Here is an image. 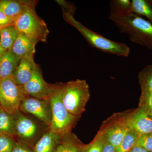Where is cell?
I'll list each match as a JSON object with an SVG mask.
<instances>
[{"label":"cell","mask_w":152,"mask_h":152,"mask_svg":"<svg viewBox=\"0 0 152 152\" xmlns=\"http://www.w3.org/2000/svg\"><path fill=\"white\" fill-rule=\"evenodd\" d=\"M15 115H11L2 109L0 110V135L15 137Z\"/></svg>","instance_id":"cell-18"},{"label":"cell","mask_w":152,"mask_h":152,"mask_svg":"<svg viewBox=\"0 0 152 152\" xmlns=\"http://www.w3.org/2000/svg\"><path fill=\"white\" fill-rule=\"evenodd\" d=\"M70 134L61 138L56 152H82L83 145L71 139Z\"/></svg>","instance_id":"cell-20"},{"label":"cell","mask_w":152,"mask_h":152,"mask_svg":"<svg viewBox=\"0 0 152 152\" xmlns=\"http://www.w3.org/2000/svg\"><path fill=\"white\" fill-rule=\"evenodd\" d=\"M131 130L138 135L152 133V118L142 106L126 122Z\"/></svg>","instance_id":"cell-10"},{"label":"cell","mask_w":152,"mask_h":152,"mask_svg":"<svg viewBox=\"0 0 152 152\" xmlns=\"http://www.w3.org/2000/svg\"><path fill=\"white\" fill-rule=\"evenodd\" d=\"M61 138L50 131L45 133L36 143L35 152H56Z\"/></svg>","instance_id":"cell-16"},{"label":"cell","mask_w":152,"mask_h":152,"mask_svg":"<svg viewBox=\"0 0 152 152\" xmlns=\"http://www.w3.org/2000/svg\"><path fill=\"white\" fill-rule=\"evenodd\" d=\"M139 135L130 129L118 146L115 148V152H128L135 146Z\"/></svg>","instance_id":"cell-23"},{"label":"cell","mask_w":152,"mask_h":152,"mask_svg":"<svg viewBox=\"0 0 152 152\" xmlns=\"http://www.w3.org/2000/svg\"><path fill=\"white\" fill-rule=\"evenodd\" d=\"M90 97L89 88L85 80L77 79L64 83L63 103L71 115L77 118L80 116Z\"/></svg>","instance_id":"cell-4"},{"label":"cell","mask_w":152,"mask_h":152,"mask_svg":"<svg viewBox=\"0 0 152 152\" xmlns=\"http://www.w3.org/2000/svg\"><path fill=\"white\" fill-rule=\"evenodd\" d=\"M142 98L143 106L152 118V92L142 93Z\"/></svg>","instance_id":"cell-27"},{"label":"cell","mask_w":152,"mask_h":152,"mask_svg":"<svg viewBox=\"0 0 152 152\" xmlns=\"http://www.w3.org/2000/svg\"><path fill=\"white\" fill-rule=\"evenodd\" d=\"M128 152H148L144 148L138 146H135Z\"/></svg>","instance_id":"cell-32"},{"label":"cell","mask_w":152,"mask_h":152,"mask_svg":"<svg viewBox=\"0 0 152 152\" xmlns=\"http://www.w3.org/2000/svg\"><path fill=\"white\" fill-rule=\"evenodd\" d=\"M129 130L126 122L124 124H117L106 130L102 136L104 141L116 148L119 145Z\"/></svg>","instance_id":"cell-14"},{"label":"cell","mask_w":152,"mask_h":152,"mask_svg":"<svg viewBox=\"0 0 152 152\" xmlns=\"http://www.w3.org/2000/svg\"><path fill=\"white\" fill-rule=\"evenodd\" d=\"M142 93L152 92V64L145 67L139 73Z\"/></svg>","instance_id":"cell-22"},{"label":"cell","mask_w":152,"mask_h":152,"mask_svg":"<svg viewBox=\"0 0 152 152\" xmlns=\"http://www.w3.org/2000/svg\"><path fill=\"white\" fill-rule=\"evenodd\" d=\"M132 2L133 12L145 17L152 24V0H132Z\"/></svg>","instance_id":"cell-19"},{"label":"cell","mask_w":152,"mask_h":152,"mask_svg":"<svg viewBox=\"0 0 152 152\" xmlns=\"http://www.w3.org/2000/svg\"><path fill=\"white\" fill-rule=\"evenodd\" d=\"M57 1V3H58L60 6H61L63 11L74 15L76 10L75 5L72 3L66 1H65L58 0V1Z\"/></svg>","instance_id":"cell-28"},{"label":"cell","mask_w":152,"mask_h":152,"mask_svg":"<svg viewBox=\"0 0 152 152\" xmlns=\"http://www.w3.org/2000/svg\"><path fill=\"white\" fill-rule=\"evenodd\" d=\"M110 14L120 15L133 12L132 1L129 0H113L110 2Z\"/></svg>","instance_id":"cell-21"},{"label":"cell","mask_w":152,"mask_h":152,"mask_svg":"<svg viewBox=\"0 0 152 152\" xmlns=\"http://www.w3.org/2000/svg\"><path fill=\"white\" fill-rule=\"evenodd\" d=\"M35 7L25 10L15 20V26L19 34L36 44L46 42L49 34L48 26L36 13Z\"/></svg>","instance_id":"cell-5"},{"label":"cell","mask_w":152,"mask_h":152,"mask_svg":"<svg viewBox=\"0 0 152 152\" xmlns=\"http://www.w3.org/2000/svg\"><path fill=\"white\" fill-rule=\"evenodd\" d=\"M58 85V83L50 84L44 80L40 67L38 64L29 81L22 87L26 96L49 101Z\"/></svg>","instance_id":"cell-7"},{"label":"cell","mask_w":152,"mask_h":152,"mask_svg":"<svg viewBox=\"0 0 152 152\" xmlns=\"http://www.w3.org/2000/svg\"><path fill=\"white\" fill-rule=\"evenodd\" d=\"M20 111L32 114L50 126L51 121V108L49 101L26 97L21 104Z\"/></svg>","instance_id":"cell-8"},{"label":"cell","mask_w":152,"mask_h":152,"mask_svg":"<svg viewBox=\"0 0 152 152\" xmlns=\"http://www.w3.org/2000/svg\"><path fill=\"white\" fill-rule=\"evenodd\" d=\"M15 143L12 137L0 135V152H12Z\"/></svg>","instance_id":"cell-25"},{"label":"cell","mask_w":152,"mask_h":152,"mask_svg":"<svg viewBox=\"0 0 152 152\" xmlns=\"http://www.w3.org/2000/svg\"><path fill=\"white\" fill-rule=\"evenodd\" d=\"M37 1L0 0V11L7 16L15 20L25 10L35 7Z\"/></svg>","instance_id":"cell-12"},{"label":"cell","mask_w":152,"mask_h":152,"mask_svg":"<svg viewBox=\"0 0 152 152\" xmlns=\"http://www.w3.org/2000/svg\"><path fill=\"white\" fill-rule=\"evenodd\" d=\"M5 52V51L3 50L2 47L1 45V40H0V56L3 54Z\"/></svg>","instance_id":"cell-33"},{"label":"cell","mask_w":152,"mask_h":152,"mask_svg":"<svg viewBox=\"0 0 152 152\" xmlns=\"http://www.w3.org/2000/svg\"><path fill=\"white\" fill-rule=\"evenodd\" d=\"M135 146L141 147L148 152H152V133L139 135Z\"/></svg>","instance_id":"cell-26"},{"label":"cell","mask_w":152,"mask_h":152,"mask_svg":"<svg viewBox=\"0 0 152 152\" xmlns=\"http://www.w3.org/2000/svg\"><path fill=\"white\" fill-rule=\"evenodd\" d=\"M1 105H0V110H1Z\"/></svg>","instance_id":"cell-34"},{"label":"cell","mask_w":152,"mask_h":152,"mask_svg":"<svg viewBox=\"0 0 152 152\" xmlns=\"http://www.w3.org/2000/svg\"><path fill=\"white\" fill-rule=\"evenodd\" d=\"M102 152H115V148L109 143L104 142Z\"/></svg>","instance_id":"cell-31"},{"label":"cell","mask_w":152,"mask_h":152,"mask_svg":"<svg viewBox=\"0 0 152 152\" xmlns=\"http://www.w3.org/2000/svg\"><path fill=\"white\" fill-rule=\"evenodd\" d=\"M109 19L133 42L152 50V24L134 12L110 15Z\"/></svg>","instance_id":"cell-1"},{"label":"cell","mask_w":152,"mask_h":152,"mask_svg":"<svg viewBox=\"0 0 152 152\" xmlns=\"http://www.w3.org/2000/svg\"><path fill=\"white\" fill-rule=\"evenodd\" d=\"M15 20L0 11V30L10 26H14Z\"/></svg>","instance_id":"cell-29"},{"label":"cell","mask_w":152,"mask_h":152,"mask_svg":"<svg viewBox=\"0 0 152 152\" xmlns=\"http://www.w3.org/2000/svg\"><path fill=\"white\" fill-rule=\"evenodd\" d=\"M63 15L64 20L76 28L91 46L104 53L118 56H129L130 49L126 44L111 40L90 30L77 21L73 15L63 10Z\"/></svg>","instance_id":"cell-2"},{"label":"cell","mask_w":152,"mask_h":152,"mask_svg":"<svg viewBox=\"0 0 152 152\" xmlns=\"http://www.w3.org/2000/svg\"><path fill=\"white\" fill-rule=\"evenodd\" d=\"M15 137L24 143H32L39 134V128L37 123L28 117L20 113L15 114Z\"/></svg>","instance_id":"cell-9"},{"label":"cell","mask_w":152,"mask_h":152,"mask_svg":"<svg viewBox=\"0 0 152 152\" xmlns=\"http://www.w3.org/2000/svg\"><path fill=\"white\" fill-rule=\"evenodd\" d=\"M36 45L26 37L21 34H19L11 50L21 59L28 55L34 54Z\"/></svg>","instance_id":"cell-15"},{"label":"cell","mask_w":152,"mask_h":152,"mask_svg":"<svg viewBox=\"0 0 152 152\" xmlns=\"http://www.w3.org/2000/svg\"><path fill=\"white\" fill-rule=\"evenodd\" d=\"M34 55L31 54L22 58L11 77L17 84L24 86L29 81L37 66L34 60Z\"/></svg>","instance_id":"cell-11"},{"label":"cell","mask_w":152,"mask_h":152,"mask_svg":"<svg viewBox=\"0 0 152 152\" xmlns=\"http://www.w3.org/2000/svg\"><path fill=\"white\" fill-rule=\"evenodd\" d=\"M26 97L21 86L11 77L0 80V105L8 113L15 115L20 111V106Z\"/></svg>","instance_id":"cell-6"},{"label":"cell","mask_w":152,"mask_h":152,"mask_svg":"<svg viewBox=\"0 0 152 152\" xmlns=\"http://www.w3.org/2000/svg\"><path fill=\"white\" fill-rule=\"evenodd\" d=\"M12 152H31L21 144L15 143Z\"/></svg>","instance_id":"cell-30"},{"label":"cell","mask_w":152,"mask_h":152,"mask_svg":"<svg viewBox=\"0 0 152 152\" xmlns=\"http://www.w3.org/2000/svg\"><path fill=\"white\" fill-rule=\"evenodd\" d=\"M64 83H58L54 92L50 96L49 101L51 108L52 118L49 131L61 138L69 134L78 118L71 115L66 109L62 101Z\"/></svg>","instance_id":"cell-3"},{"label":"cell","mask_w":152,"mask_h":152,"mask_svg":"<svg viewBox=\"0 0 152 152\" xmlns=\"http://www.w3.org/2000/svg\"><path fill=\"white\" fill-rule=\"evenodd\" d=\"M19 34L15 26H10L0 30L1 45L5 51L12 50Z\"/></svg>","instance_id":"cell-17"},{"label":"cell","mask_w":152,"mask_h":152,"mask_svg":"<svg viewBox=\"0 0 152 152\" xmlns=\"http://www.w3.org/2000/svg\"><path fill=\"white\" fill-rule=\"evenodd\" d=\"M104 142L102 134L99 135L91 144L83 146L82 152H102Z\"/></svg>","instance_id":"cell-24"},{"label":"cell","mask_w":152,"mask_h":152,"mask_svg":"<svg viewBox=\"0 0 152 152\" xmlns=\"http://www.w3.org/2000/svg\"><path fill=\"white\" fill-rule=\"evenodd\" d=\"M20 60L11 50L5 52L0 56V80L12 77Z\"/></svg>","instance_id":"cell-13"}]
</instances>
